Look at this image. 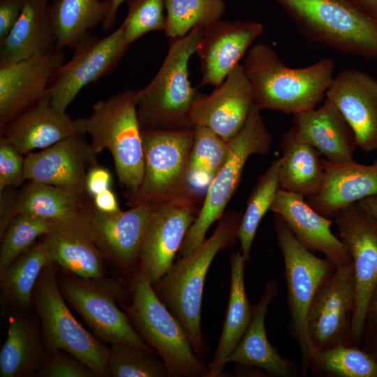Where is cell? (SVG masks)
<instances>
[{
	"label": "cell",
	"mask_w": 377,
	"mask_h": 377,
	"mask_svg": "<svg viewBox=\"0 0 377 377\" xmlns=\"http://www.w3.org/2000/svg\"><path fill=\"white\" fill-rule=\"evenodd\" d=\"M36 377H96L94 371L73 354L57 350L48 354Z\"/></svg>",
	"instance_id": "cell-42"
},
{
	"label": "cell",
	"mask_w": 377,
	"mask_h": 377,
	"mask_svg": "<svg viewBox=\"0 0 377 377\" xmlns=\"http://www.w3.org/2000/svg\"><path fill=\"white\" fill-rule=\"evenodd\" d=\"M325 172L323 186L306 202L320 214L332 218L340 209L377 195V159L370 165L353 161L336 163L321 158Z\"/></svg>",
	"instance_id": "cell-27"
},
{
	"label": "cell",
	"mask_w": 377,
	"mask_h": 377,
	"mask_svg": "<svg viewBox=\"0 0 377 377\" xmlns=\"http://www.w3.org/2000/svg\"><path fill=\"white\" fill-rule=\"evenodd\" d=\"M196 27L184 37L170 39V46L157 73L136 90V111L141 131H171L193 128L191 112L205 94L192 87L188 66L202 36Z\"/></svg>",
	"instance_id": "cell-3"
},
{
	"label": "cell",
	"mask_w": 377,
	"mask_h": 377,
	"mask_svg": "<svg viewBox=\"0 0 377 377\" xmlns=\"http://www.w3.org/2000/svg\"><path fill=\"white\" fill-rule=\"evenodd\" d=\"M253 105L250 82L239 64L219 87L193 105L191 121L193 126L207 127L228 142L242 129Z\"/></svg>",
	"instance_id": "cell-21"
},
{
	"label": "cell",
	"mask_w": 377,
	"mask_h": 377,
	"mask_svg": "<svg viewBox=\"0 0 377 377\" xmlns=\"http://www.w3.org/2000/svg\"><path fill=\"white\" fill-rule=\"evenodd\" d=\"M156 207L138 205L105 213L94 207L90 226L94 242L105 260L129 282L139 269V254L149 220Z\"/></svg>",
	"instance_id": "cell-16"
},
{
	"label": "cell",
	"mask_w": 377,
	"mask_h": 377,
	"mask_svg": "<svg viewBox=\"0 0 377 377\" xmlns=\"http://www.w3.org/2000/svg\"><path fill=\"white\" fill-rule=\"evenodd\" d=\"M50 263L40 240L0 272L1 313L31 311L32 293L44 267Z\"/></svg>",
	"instance_id": "cell-33"
},
{
	"label": "cell",
	"mask_w": 377,
	"mask_h": 377,
	"mask_svg": "<svg viewBox=\"0 0 377 377\" xmlns=\"http://www.w3.org/2000/svg\"><path fill=\"white\" fill-rule=\"evenodd\" d=\"M309 371L325 377H377V359L358 346L338 344L313 353Z\"/></svg>",
	"instance_id": "cell-36"
},
{
	"label": "cell",
	"mask_w": 377,
	"mask_h": 377,
	"mask_svg": "<svg viewBox=\"0 0 377 377\" xmlns=\"http://www.w3.org/2000/svg\"><path fill=\"white\" fill-rule=\"evenodd\" d=\"M194 127L171 131H142L144 173L140 185L124 196L126 205L158 207L168 201L195 200L188 177Z\"/></svg>",
	"instance_id": "cell-8"
},
{
	"label": "cell",
	"mask_w": 377,
	"mask_h": 377,
	"mask_svg": "<svg viewBox=\"0 0 377 377\" xmlns=\"http://www.w3.org/2000/svg\"><path fill=\"white\" fill-rule=\"evenodd\" d=\"M279 170V188L297 193L305 198L317 195L322 189L325 172L320 153L311 145L300 140L293 126L283 133Z\"/></svg>",
	"instance_id": "cell-32"
},
{
	"label": "cell",
	"mask_w": 377,
	"mask_h": 377,
	"mask_svg": "<svg viewBox=\"0 0 377 377\" xmlns=\"http://www.w3.org/2000/svg\"><path fill=\"white\" fill-rule=\"evenodd\" d=\"M243 212L229 211L219 220L214 232L193 251L181 257L154 289L186 331L193 351L202 360L209 342L201 328V307L205 277L212 262L222 250L236 243Z\"/></svg>",
	"instance_id": "cell-1"
},
{
	"label": "cell",
	"mask_w": 377,
	"mask_h": 377,
	"mask_svg": "<svg viewBox=\"0 0 377 377\" xmlns=\"http://www.w3.org/2000/svg\"><path fill=\"white\" fill-rule=\"evenodd\" d=\"M17 190L7 187L0 191V239L12 221L18 216Z\"/></svg>",
	"instance_id": "cell-44"
},
{
	"label": "cell",
	"mask_w": 377,
	"mask_h": 377,
	"mask_svg": "<svg viewBox=\"0 0 377 377\" xmlns=\"http://www.w3.org/2000/svg\"><path fill=\"white\" fill-rule=\"evenodd\" d=\"M59 225L31 215L17 216L0 239V272L34 245L38 237L54 231Z\"/></svg>",
	"instance_id": "cell-39"
},
{
	"label": "cell",
	"mask_w": 377,
	"mask_h": 377,
	"mask_svg": "<svg viewBox=\"0 0 377 377\" xmlns=\"http://www.w3.org/2000/svg\"><path fill=\"white\" fill-rule=\"evenodd\" d=\"M309 41L377 60V20L349 0H274Z\"/></svg>",
	"instance_id": "cell-4"
},
{
	"label": "cell",
	"mask_w": 377,
	"mask_h": 377,
	"mask_svg": "<svg viewBox=\"0 0 377 377\" xmlns=\"http://www.w3.org/2000/svg\"><path fill=\"white\" fill-rule=\"evenodd\" d=\"M333 218L353 264L356 302L352 343L359 347L363 341L369 305L377 286V221L357 203L340 209Z\"/></svg>",
	"instance_id": "cell-12"
},
{
	"label": "cell",
	"mask_w": 377,
	"mask_h": 377,
	"mask_svg": "<svg viewBox=\"0 0 377 377\" xmlns=\"http://www.w3.org/2000/svg\"><path fill=\"white\" fill-rule=\"evenodd\" d=\"M357 203L377 221V195L369 197Z\"/></svg>",
	"instance_id": "cell-51"
},
{
	"label": "cell",
	"mask_w": 377,
	"mask_h": 377,
	"mask_svg": "<svg viewBox=\"0 0 377 377\" xmlns=\"http://www.w3.org/2000/svg\"><path fill=\"white\" fill-rule=\"evenodd\" d=\"M47 1H49L50 0H47Z\"/></svg>",
	"instance_id": "cell-52"
},
{
	"label": "cell",
	"mask_w": 377,
	"mask_h": 377,
	"mask_svg": "<svg viewBox=\"0 0 377 377\" xmlns=\"http://www.w3.org/2000/svg\"><path fill=\"white\" fill-rule=\"evenodd\" d=\"M273 227L284 264L289 330L300 349L301 375L306 376L313 355L306 329L309 310L321 283L336 265L302 246L275 214Z\"/></svg>",
	"instance_id": "cell-10"
},
{
	"label": "cell",
	"mask_w": 377,
	"mask_h": 377,
	"mask_svg": "<svg viewBox=\"0 0 377 377\" xmlns=\"http://www.w3.org/2000/svg\"><path fill=\"white\" fill-rule=\"evenodd\" d=\"M108 4V13L101 23L102 28L105 30L110 29L114 24L117 19V12L121 4L126 0H101Z\"/></svg>",
	"instance_id": "cell-49"
},
{
	"label": "cell",
	"mask_w": 377,
	"mask_h": 377,
	"mask_svg": "<svg viewBox=\"0 0 377 377\" xmlns=\"http://www.w3.org/2000/svg\"><path fill=\"white\" fill-rule=\"evenodd\" d=\"M94 207L96 209L112 213L120 210L117 197L111 188H108L92 198Z\"/></svg>",
	"instance_id": "cell-48"
},
{
	"label": "cell",
	"mask_w": 377,
	"mask_h": 377,
	"mask_svg": "<svg viewBox=\"0 0 377 377\" xmlns=\"http://www.w3.org/2000/svg\"><path fill=\"white\" fill-rule=\"evenodd\" d=\"M245 263L246 260L241 251L231 253L228 306L217 348L208 364L209 369L208 377L221 376L226 366V360L242 339L251 318L253 305L248 300L245 288Z\"/></svg>",
	"instance_id": "cell-31"
},
{
	"label": "cell",
	"mask_w": 377,
	"mask_h": 377,
	"mask_svg": "<svg viewBox=\"0 0 377 377\" xmlns=\"http://www.w3.org/2000/svg\"><path fill=\"white\" fill-rule=\"evenodd\" d=\"M228 142V158L207 188L203 204L179 251L181 257L201 245L209 228L224 214L239 184L248 158L255 154L265 155L269 151L272 136L264 122L261 110L255 105L242 129Z\"/></svg>",
	"instance_id": "cell-9"
},
{
	"label": "cell",
	"mask_w": 377,
	"mask_h": 377,
	"mask_svg": "<svg viewBox=\"0 0 377 377\" xmlns=\"http://www.w3.org/2000/svg\"><path fill=\"white\" fill-rule=\"evenodd\" d=\"M356 302L352 262L336 265L319 287L309 310L306 329L313 353L352 343Z\"/></svg>",
	"instance_id": "cell-13"
},
{
	"label": "cell",
	"mask_w": 377,
	"mask_h": 377,
	"mask_svg": "<svg viewBox=\"0 0 377 377\" xmlns=\"http://www.w3.org/2000/svg\"><path fill=\"white\" fill-rule=\"evenodd\" d=\"M263 32V25L255 21L220 19L205 27L195 50L202 72L200 86L219 87Z\"/></svg>",
	"instance_id": "cell-19"
},
{
	"label": "cell",
	"mask_w": 377,
	"mask_h": 377,
	"mask_svg": "<svg viewBox=\"0 0 377 377\" xmlns=\"http://www.w3.org/2000/svg\"><path fill=\"white\" fill-rule=\"evenodd\" d=\"M128 46L121 26L104 38L87 34L74 48L71 59L53 75L47 90L52 106L65 113L81 89L115 68Z\"/></svg>",
	"instance_id": "cell-14"
},
{
	"label": "cell",
	"mask_w": 377,
	"mask_h": 377,
	"mask_svg": "<svg viewBox=\"0 0 377 377\" xmlns=\"http://www.w3.org/2000/svg\"><path fill=\"white\" fill-rule=\"evenodd\" d=\"M129 288L131 303L121 306L140 337L163 360L169 377H208V364L195 354L184 327L147 278L138 272Z\"/></svg>",
	"instance_id": "cell-5"
},
{
	"label": "cell",
	"mask_w": 377,
	"mask_h": 377,
	"mask_svg": "<svg viewBox=\"0 0 377 377\" xmlns=\"http://www.w3.org/2000/svg\"><path fill=\"white\" fill-rule=\"evenodd\" d=\"M297 138L316 148L325 158L336 163L355 161L358 147L354 131L337 105L325 98L318 108L293 114Z\"/></svg>",
	"instance_id": "cell-24"
},
{
	"label": "cell",
	"mask_w": 377,
	"mask_h": 377,
	"mask_svg": "<svg viewBox=\"0 0 377 377\" xmlns=\"http://www.w3.org/2000/svg\"><path fill=\"white\" fill-rule=\"evenodd\" d=\"M166 0H128V13L121 24L130 45L147 33L164 31Z\"/></svg>",
	"instance_id": "cell-41"
},
{
	"label": "cell",
	"mask_w": 377,
	"mask_h": 377,
	"mask_svg": "<svg viewBox=\"0 0 377 377\" xmlns=\"http://www.w3.org/2000/svg\"><path fill=\"white\" fill-rule=\"evenodd\" d=\"M278 293L277 280L272 279L265 283L258 302L253 305L249 325L233 352L226 360L225 365L232 362L256 368L276 377H297L301 374L291 360L280 355L267 337L265 316Z\"/></svg>",
	"instance_id": "cell-26"
},
{
	"label": "cell",
	"mask_w": 377,
	"mask_h": 377,
	"mask_svg": "<svg viewBox=\"0 0 377 377\" xmlns=\"http://www.w3.org/2000/svg\"><path fill=\"white\" fill-rule=\"evenodd\" d=\"M57 282L66 302L80 315L99 341L105 344L131 345L157 354L116 304V300L123 302L131 296L129 287L126 288L112 279L96 281L82 278L60 268Z\"/></svg>",
	"instance_id": "cell-11"
},
{
	"label": "cell",
	"mask_w": 377,
	"mask_h": 377,
	"mask_svg": "<svg viewBox=\"0 0 377 377\" xmlns=\"http://www.w3.org/2000/svg\"><path fill=\"white\" fill-rule=\"evenodd\" d=\"M90 219L59 224L40 240L50 263L78 276L101 281L107 279L106 260L94 242Z\"/></svg>",
	"instance_id": "cell-25"
},
{
	"label": "cell",
	"mask_w": 377,
	"mask_h": 377,
	"mask_svg": "<svg viewBox=\"0 0 377 377\" xmlns=\"http://www.w3.org/2000/svg\"><path fill=\"white\" fill-rule=\"evenodd\" d=\"M31 313L8 316V334L0 350L1 377L34 376L47 360L38 318Z\"/></svg>",
	"instance_id": "cell-28"
},
{
	"label": "cell",
	"mask_w": 377,
	"mask_h": 377,
	"mask_svg": "<svg viewBox=\"0 0 377 377\" xmlns=\"http://www.w3.org/2000/svg\"><path fill=\"white\" fill-rule=\"evenodd\" d=\"M58 267L50 263L41 272L32 293L47 355L67 351L86 364L96 377L110 376L109 346L87 331L73 316L57 282Z\"/></svg>",
	"instance_id": "cell-7"
},
{
	"label": "cell",
	"mask_w": 377,
	"mask_h": 377,
	"mask_svg": "<svg viewBox=\"0 0 377 377\" xmlns=\"http://www.w3.org/2000/svg\"><path fill=\"white\" fill-rule=\"evenodd\" d=\"M25 180L23 154L10 142L1 137L0 191L7 187H20Z\"/></svg>",
	"instance_id": "cell-43"
},
{
	"label": "cell",
	"mask_w": 377,
	"mask_h": 377,
	"mask_svg": "<svg viewBox=\"0 0 377 377\" xmlns=\"http://www.w3.org/2000/svg\"><path fill=\"white\" fill-rule=\"evenodd\" d=\"M25 0L0 1V41L10 31L19 19Z\"/></svg>",
	"instance_id": "cell-45"
},
{
	"label": "cell",
	"mask_w": 377,
	"mask_h": 377,
	"mask_svg": "<svg viewBox=\"0 0 377 377\" xmlns=\"http://www.w3.org/2000/svg\"><path fill=\"white\" fill-rule=\"evenodd\" d=\"M112 176L110 171L98 165L91 168L87 175L85 191L91 198L96 194L110 188Z\"/></svg>",
	"instance_id": "cell-46"
},
{
	"label": "cell",
	"mask_w": 377,
	"mask_h": 377,
	"mask_svg": "<svg viewBox=\"0 0 377 377\" xmlns=\"http://www.w3.org/2000/svg\"><path fill=\"white\" fill-rule=\"evenodd\" d=\"M229 151V142L225 141L207 127L194 126L188 165V177L195 192V189L208 188L213 178L226 163Z\"/></svg>",
	"instance_id": "cell-37"
},
{
	"label": "cell",
	"mask_w": 377,
	"mask_h": 377,
	"mask_svg": "<svg viewBox=\"0 0 377 377\" xmlns=\"http://www.w3.org/2000/svg\"><path fill=\"white\" fill-rule=\"evenodd\" d=\"M225 9L223 0H166L165 34L170 39L184 37L196 27L220 20Z\"/></svg>",
	"instance_id": "cell-38"
},
{
	"label": "cell",
	"mask_w": 377,
	"mask_h": 377,
	"mask_svg": "<svg viewBox=\"0 0 377 377\" xmlns=\"http://www.w3.org/2000/svg\"><path fill=\"white\" fill-rule=\"evenodd\" d=\"M281 157L274 159L259 177L247 200L237 231L242 255L250 260L251 249L258 226L276 198L279 188Z\"/></svg>",
	"instance_id": "cell-35"
},
{
	"label": "cell",
	"mask_w": 377,
	"mask_h": 377,
	"mask_svg": "<svg viewBox=\"0 0 377 377\" xmlns=\"http://www.w3.org/2000/svg\"><path fill=\"white\" fill-rule=\"evenodd\" d=\"M198 214L193 199L168 201L154 209L142 242L138 269L152 286L172 266Z\"/></svg>",
	"instance_id": "cell-15"
},
{
	"label": "cell",
	"mask_w": 377,
	"mask_h": 377,
	"mask_svg": "<svg viewBox=\"0 0 377 377\" xmlns=\"http://www.w3.org/2000/svg\"><path fill=\"white\" fill-rule=\"evenodd\" d=\"M270 211L283 220L308 250L323 253L334 265L352 262L340 239L331 231L334 221L315 210L303 195L279 188Z\"/></svg>",
	"instance_id": "cell-22"
},
{
	"label": "cell",
	"mask_w": 377,
	"mask_h": 377,
	"mask_svg": "<svg viewBox=\"0 0 377 377\" xmlns=\"http://www.w3.org/2000/svg\"><path fill=\"white\" fill-rule=\"evenodd\" d=\"M242 66L251 87L254 105L260 110L287 114L316 108L325 96L335 68L330 58L303 68L288 67L279 53L264 43L249 48Z\"/></svg>",
	"instance_id": "cell-2"
},
{
	"label": "cell",
	"mask_w": 377,
	"mask_h": 377,
	"mask_svg": "<svg viewBox=\"0 0 377 377\" xmlns=\"http://www.w3.org/2000/svg\"><path fill=\"white\" fill-rule=\"evenodd\" d=\"M64 62L63 50L55 48L0 64V131L47 93L54 72Z\"/></svg>",
	"instance_id": "cell-18"
},
{
	"label": "cell",
	"mask_w": 377,
	"mask_h": 377,
	"mask_svg": "<svg viewBox=\"0 0 377 377\" xmlns=\"http://www.w3.org/2000/svg\"><path fill=\"white\" fill-rule=\"evenodd\" d=\"M86 134L76 133L38 152L27 154L24 157L25 179L87 193V173L98 164V154L87 142Z\"/></svg>",
	"instance_id": "cell-17"
},
{
	"label": "cell",
	"mask_w": 377,
	"mask_h": 377,
	"mask_svg": "<svg viewBox=\"0 0 377 377\" xmlns=\"http://www.w3.org/2000/svg\"><path fill=\"white\" fill-rule=\"evenodd\" d=\"M108 8L101 0H53L49 11L55 48L74 50L91 29L103 22Z\"/></svg>",
	"instance_id": "cell-34"
},
{
	"label": "cell",
	"mask_w": 377,
	"mask_h": 377,
	"mask_svg": "<svg viewBox=\"0 0 377 377\" xmlns=\"http://www.w3.org/2000/svg\"><path fill=\"white\" fill-rule=\"evenodd\" d=\"M108 367L112 377H169L157 354L127 344H110Z\"/></svg>",
	"instance_id": "cell-40"
},
{
	"label": "cell",
	"mask_w": 377,
	"mask_h": 377,
	"mask_svg": "<svg viewBox=\"0 0 377 377\" xmlns=\"http://www.w3.org/2000/svg\"><path fill=\"white\" fill-rule=\"evenodd\" d=\"M18 214H27L67 223L91 215L94 204L88 194L34 181L23 185L17 193Z\"/></svg>",
	"instance_id": "cell-30"
},
{
	"label": "cell",
	"mask_w": 377,
	"mask_h": 377,
	"mask_svg": "<svg viewBox=\"0 0 377 377\" xmlns=\"http://www.w3.org/2000/svg\"><path fill=\"white\" fill-rule=\"evenodd\" d=\"M367 332L369 352L377 359V286L372 295L366 316L364 333Z\"/></svg>",
	"instance_id": "cell-47"
},
{
	"label": "cell",
	"mask_w": 377,
	"mask_h": 377,
	"mask_svg": "<svg viewBox=\"0 0 377 377\" xmlns=\"http://www.w3.org/2000/svg\"><path fill=\"white\" fill-rule=\"evenodd\" d=\"M364 13L377 20V0H349Z\"/></svg>",
	"instance_id": "cell-50"
},
{
	"label": "cell",
	"mask_w": 377,
	"mask_h": 377,
	"mask_svg": "<svg viewBox=\"0 0 377 377\" xmlns=\"http://www.w3.org/2000/svg\"><path fill=\"white\" fill-rule=\"evenodd\" d=\"M136 106V90L126 89L96 102L85 117V132L94 150L98 154L107 149L112 156L124 197L138 189L144 173Z\"/></svg>",
	"instance_id": "cell-6"
},
{
	"label": "cell",
	"mask_w": 377,
	"mask_h": 377,
	"mask_svg": "<svg viewBox=\"0 0 377 377\" xmlns=\"http://www.w3.org/2000/svg\"><path fill=\"white\" fill-rule=\"evenodd\" d=\"M85 132V118L72 119L57 110L47 93L31 108L0 131L23 155L43 149L76 133Z\"/></svg>",
	"instance_id": "cell-23"
},
{
	"label": "cell",
	"mask_w": 377,
	"mask_h": 377,
	"mask_svg": "<svg viewBox=\"0 0 377 377\" xmlns=\"http://www.w3.org/2000/svg\"><path fill=\"white\" fill-rule=\"evenodd\" d=\"M47 0H25L21 15L0 41V64H10L55 49Z\"/></svg>",
	"instance_id": "cell-29"
},
{
	"label": "cell",
	"mask_w": 377,
	"mask_h": 377,
	"mask_svg": "<svg viewBox=\"0 0 377 377\" xmlns=\"http://www.w3.org/2000/svg\"><path fill=\"white\" fill-rule=\"evenodd\" d=\"M356 136L358 147L377 150V79L367 72L344 69L334 76L326 91Z\"/></svg>",
	"instance_id": "cell-20"
}]
</instances>
